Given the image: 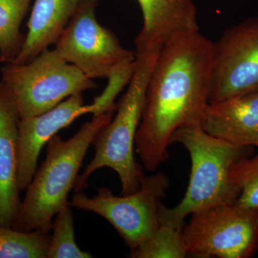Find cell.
<instances>
[{
  "label": "cell",
  "instance_id": "1",
  "mask_svg": "<svg viewBox=\"0 0 258 258\" xmlns=\"http://www.w3.org/2000/svg\"><path fill=\"white\" fill-rule=\"evenodd\" d=\"M213 42L200 31L183 32L162 47L148 83L135 147L144 169L157 170L169 158L176 131L200 125L213 76Z\"/></svg>",
  "mask_w": 258,
  "mask_h": 258
},
{
  "label": "cell",
  "instance_id": "2",
  "mask_svg": "<svg viewBox=\"0 0 258 258\" xmlns=\"http://www.w3.org/2000/svg\"><path fill=\"white\" fill-rule=\"evenodd\" d=\"M116 110L93 116L71 139L55 134L47 144L46 158L27 188L13 228L23 232H50L56 214L69 203L68 197L93 139L113 118Z\"/></svg>",
  "mask_w": 258,
  "mask_h": 258
},
{
  "label": "cell",
  "instance_id": "3",
  "mask_svg": "<svg viewBox=\"0 0 258 258\" xmlns=\"http://www.w3.org/2000/svg\"><path fill=\"white\" fill-rule=\"evenodd\" d=\"M186 148L191 160L189 185L179 204L173 208L161 205L159 225L182 230L191 214L204 209L235 203L240 189L231 181L232 164L250 157L253 147L236 145L205 132L200 125H187L173 134L171 144Z\"/></svg>",
  "mask_w": 258,
  "mask_h": 258
},
{
  "label": "cell",
  "instance_id": "4",
  "mask_svg": "<svg viewBox=\"0 0 258 258\" xmlns=\"http://www.w3.org/2000/svg\"><path fill=\"white\" fill-rule=\"evenodd\" d=\"M161 48L136 51L135 70L128 88L117 103L114 119L102 128L93 141L95 155L79 176L76 192L88 186V177L103 167L113 169L119 176L120 195L138 191L144 176L143 168L134 159L136 136L142 119L148 83Z\"/></svg>",
  "mask_w": 258,
  "mask_h": 258
},
{
  "label": "cell",
  "instance_id": "5",
  "mask_svg": "<svg viewBox=\"0 0 258 258\" xmlns=\"http://www.w3.org/2000/svg\"><path fill=\"white\" fill-rule=\"evenodd\" d=\"M1 75L20 119L41 114L70 96L98 86L54 49L27 63L5 64Z\"/></svg>",
  "mask_w": 258,
  "mask_h": 258
},
{
  "label": "cell",
  "instance_id": "6",
  "mask_svg": "<svg viewBox=\"0 0 258 258\" xmlns=\"http://www.w3.org/2000/svg\"><path fill=\"white\" fill-rule=\"evenodd\" d=\"M181 230L188 255L251 258L258 252V208L235 203L204 209L190 215Z\"/></svg>",
  "mask_w": 258,
  "mask_h": 258
},
{
  "label": "cell",
  "instance_id": "7",
  "mask_svg": "<svg viewBox=\"0 0 258 258\" xmlns=\"http://www.w3.org/2000/svg\"><path fill=\"white\" fill-rule=\"evenodd\" d=\"M169 186L168 176L159 172L144 176L138 191L130 195L115 196L109 188L101 187L92 198L77 191L69 204L106 219L132 250L159 227L161 200Z\"/></svg>",
  "mask_w": 258,
  "mask_h": 258
},
{
  "label": "cell",
  "instance_id": "8",
  "mask_svg": "<svg viewBox=\"0 0 258 258\" xmlns=\"http://www.w3.org/2000/svg\"><path fill=\"white\" fill-rule=\"evenodd\" d=\"M98 0H81L54 50L91 79L109 78L136 60L135 52L122 46L96 18Z\"/></svg>",
  "mask_w": 258,
  "mask_h": 258
},
{
  "label": "cell",
  "instance_id": "9",
  "mask_svg": "<svg viewBox=\"0 0 258 258\" xmlns=\"http://www.w3.org/2000/svg\"><path fill=\"white\" fill-rule=\"evenodd\" d=\"M213 50L209 103L258 91V15L226 29Z\"/></svg>",
  "mask_w": 258,
  "mask_h": 258
},
{
  "label": "cell",
  "instance_id": "10",
  "mask_svg": "<svg viewBox=\"0 0 258 258\" xmlns=\"http://www.w3.org/2000/svg\"><path fill=\"white\" fill-rule=\"evenodd\" d=\"M84 105L82 93L70 96L45 113L22 118L18 123V185L20 191L28 188L37 170L42 147L61 129L83 115L91 113Z\"/></svg>",
  "mask_w": 258,
  "mask_h": 258
},
{
  "label": "cell",
  "instance_id": "11",
  "mask_svg": "<svg viewBox=\"0 0 258 258\" xmlns=\"http://www.w3.org/2000/svg\"><path fill=\"white\" fill-rule=\"evenodd\" d=\"M201 127L217 138L258 149V91L209 103Z\"/></svg>",
  "mask_w": 258,
  "mask_h": 258
},
{
  "label": "cell",
  "instance_id": "12",
  "mask_svg": "<svg viewBox=\"0 0 258 258\" xmlns=\"http://www.w3.org/2000/svg\"><path fill=\"white\" fill-rule=\"evenodd\" d=\"M18 112L0 81V225L13 227L21 200L18 185Z\"/></svg>",
  "mask_w": 258,
  "mask_h": 258
},
{
  "label": "cell",
  "instance_id": "13",
  "mask_svg": "<svg viewBox=\"0 0 258 258\" xmlns=\"http://www.w3.org/2000/svg\"><path fill=\"white\" fill-rule=\"evenodd\" d=\"M143 25L136 37V51L162 47L183 32L199 31L198 10L194 0H137Z\"/></svg>",
  "mask_w": 258,
  "mask_h": 258
},
{
  "label": "cell",
  "instance_id": "14",
  "mask_svg": "<svg viewBox=\"0 0 258 258\" xmlns=\"http://www.w3.org/2000/svg\"><path fill=\"white\" fill-rule=\"evenodd\" d=\"M81 0H35L29 18L28 34L20 53L12 63L33 60L51 45H55Z\"/></svg>",
  "mask_w": 258,
  "mask_h": 258
},
{
  "label": "cell",
  "instance_id": "15",
  "mask_svg": "<svg viewBox=\"0 0 258 258\" xmlns=\"http://www.w3.org/2000/svg\"><path fill=\"white\" fill-rule=\"evenodd\" d=\"M32 0H0V62L12 63L23 47L20 31Z\"/></svg>",
  "mask_w": 258,
  "mask_h": 258
},
{
  "label": "cell",
  "instance_id": "16",
  "mask_svg": "<svg viewBox=\"0 0 258 258\" xmlns=\"http://www.w3.org/2000/svg\"><path fill=\"white\" fill-rule=\"evenodd\" d=\"M50 239L45 231L23 232L0 225V258H47Z\"/></svg>",
  "mask_w": 258,
  "mask_h": 258
},
{
  "label": "cell",
  "instance_id": "17",
  "mask_svg": "<svg viewBox=\"0 0 258 258\" xmlns=\"http://www.w3.org/2000/svg\"><path fill=\"white\" fill-rule=\"evenodd\" d=\"M187 255L181 230L161 225L130 253L132 258H184Z\"/></svg>",
  "mask_w": 258,
  "mask_h": 258
},
{
  "label": "cell",
  "instance_id": "18",
  "mask_svg": "<svg viewBox=\"0 0 258 258\" xmlns=\"http://www.w3.org/2000/svg\"><path fill=\"white\" fill-rule=\"evenodd\" d=\"M52 235L47 258H91L92 254L81 250L75 239L74 213L68 204L52 220Z\"/></svg>",
  "mask_w": 258,
  "mask_h": 258
},
{
  "label": "cell",
  "instance_id": "19",
  "mask_svg": "<svg viewBox=\"0 0 258 258\" xmlns=\"http://www.w3.org/2000/svg\"><path fill=\"white\" fill-rule=\"evenodd\" d=\"M231 181L240 189L235 203L249 208H258V156L242 158L231 167Z\"/></svg>",
  "mask_w": 258,
  "mask_h": 258
},
{
  "label": "cell",
  "instance_id": "20",
  "mask_svg": "<svg viewBox=\"0 0 258 258\" xmlns=\"http://www.w3.org/2000/svg\"><path fill=\"white\" fill-rule=\"evenodd\" d=\"M136 60L108 78V83L103 93L95 98L91 104L93 116H97L111 109H115V99L123 88L128 84L135 70Z\"/></svg>",
  "mask_w": 258,
  "mask_h": 258
},
{
  "label": "cell",
  "instance_id": "21",
  "mask_svg": "<svg viewBox=\"0 0 258 258\" xmlns=\"http://www.w3.org/2000/svg\"><path fill=\"white\" fill-rule=\"evenodd\" d=\"M257 155L258 156V154H257Z\"/></svg>",
  "mask_w": 258,
  "mask_h": 258
}]
</instances>
